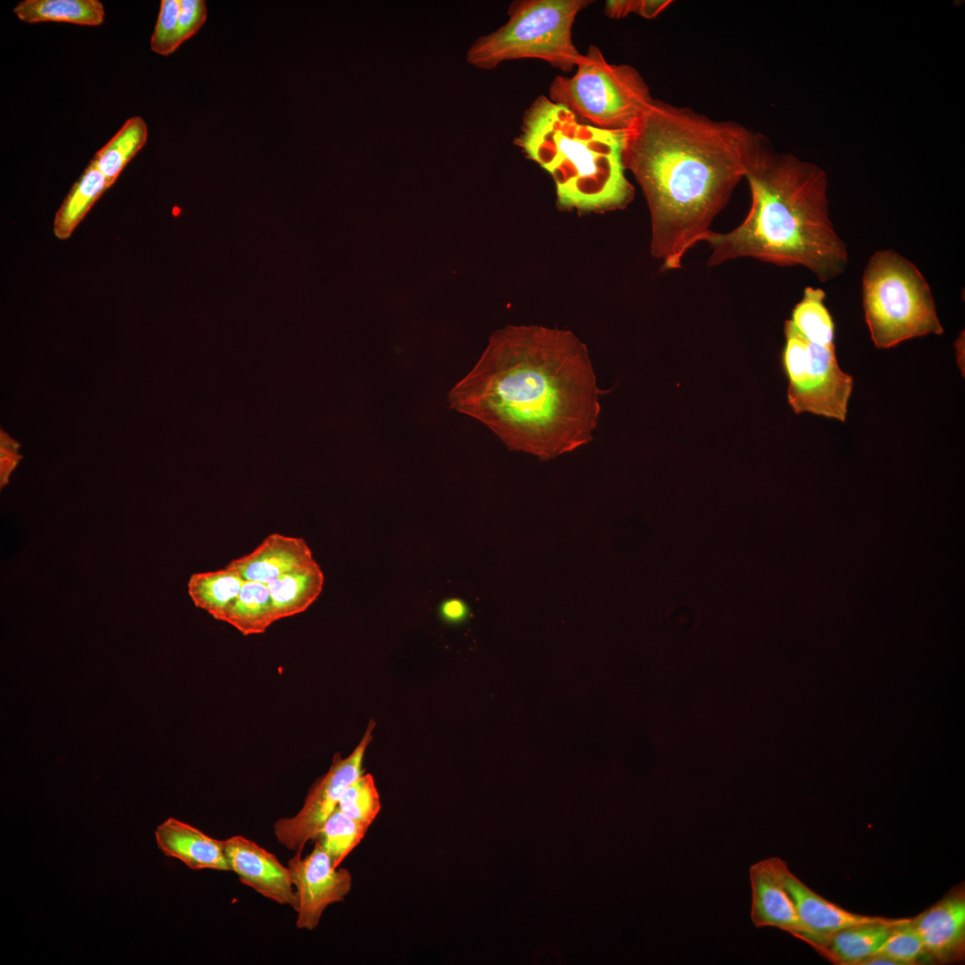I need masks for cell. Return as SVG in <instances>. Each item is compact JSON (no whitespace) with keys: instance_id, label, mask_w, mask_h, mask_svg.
I'll use <instances>...</instances> for the list:
<instances>
[{"instance_id":"cell-1","label":"cell","mask_w":965,"mask_h":965,"mask_svg":"<svg viewBox=\"0 0 965 965\" xmlns=\"http://www.w3.org/2000/svg\"><path fill=\"white\" fill-rule=\"evenodd\" d=\"M602 393L588 348L575 333L521 324L491 334L448 401L509 450L549 460L592 441Z\"/></svg>"},{"instance_id":"cell-2","label":"cell","mask_w":965,"mask_h":965,"mask_svg":"<svg viewBox=\"0 0 965 965\" xmlns=\"http://www.w3.org/2000/svg\"><path fill=\"white\" fill-rule=\"evenodd\" d=\"M757 132L654 99L625 132L624 164L646 199L650 253L677 270L705 242L715 217L745 178Z\"/></svg>"},{"instance_id":"cell-3","label":"cell","mask_w":965,"mask_h":965,"mask_svg":"<svg viewBox=\"0 0 965 965\" xmlns=\"http://www.w3.org/2000/svg\"><path fill=\"white\" fill-rule=\"evenodd\" d=\"M745 178L749 212L732 231L709 233L705 240L710 248L709 266L751 257L779 266H804L821 281L843 273L848 251L829 217L823 169L778 152L757 133Z\"/></svg>"},{"instance_id":"cell-4","label":"cell","mask_w":965,"mask_h":965,"mask_svg":"<svg viewBox=\"0 0 965 965\" xmlns=\"http://www.w3.org/2000/svg\"><path fill=\"white\" fill-rule=\"evenodd\" d=\"M625 137L582 122L541 96L524 112L514 143L552 177L561 210L587 214L621 210L634 199L624 164Z\"/></svg>"},{"instance_id":"cell-5","label":"cell","mask_w":965,"mask_h":965,"mask_svg":"<svg viewBox=\"0 0 965 965\" xmlns=\"http://www.w3.org/2000/svg\"><path fill=\"white\" fill-rule=\"evenodd\" d=\"M590 0H516L508 9V20L498 29L477 38L466 52V62L492 70L512 60L534 58L569 72L582 54L573 42L576 15Z\"/></svg>"},{"instance_id":"cell-6","label":"cell","mask_w":965,"mask_h":965,"mask_svg":"<svg viewBox=\"0 0 965 965\" xmlns=\"http://www.w3.org/2000/svg\"><path fill=\"white\" fill-rule=\"evenodd\" d=\"M862 304L877 348L944 332L926 279L894 250H879L869 257L862 277Z\"/></svg>"},{"instance_id":"cell-7","label":"cell","mask_w":965,"mask_h":965,"mask_svg":"<svg viewBox=\"0 0 965 965\" xmlns=\"http://www.w3.org/2000/svg\"><path fill=\"white\" fill-rule=\"evenodd\" d=\"M549 98L582 122L622 132L631 130L655 99L634 67L608 63L594 45L582 54L573 76L553 79Z\"/></svg>"},{"instance_id":"cell-8","label":"cell","mask_w":965,"mask_h":965,"mask_svg":"<svg viewBox=\"0 0 965 965\" xmlns=\"http://www.w3.org/2000/svg\"><path fill=\"white\" fill-rule=\"evenodd\" d=\"M784 331L789 404L796 414L810 412L844 422L853 380L840 368L835 345L810 341L790 320Z\"/></svg>"},{"instance_id":"cell-9","label":"cell","mask_w":965,"mask_h":965,"mask_svg":"<svg viewBox=\"0 0 965 965\" xmlns=\"http://www.w3.org/2000/svg\"><path fill=\"white\" fill-rule=\"evenodd\" d=\"M374 723L367 729L352 753L341 758L337 753L329 770L309 789L301 809L292 817L281 818L273 824V833L280 844L289 851L302 852L314 840L323 823L338 807L345 789L361 774L362 761L372 740Z\"/></svg>"},{"instance_id":"cell-10","label":"cell","mask_w":965,"mask_h":965,"mask_svg":"<svg viewBox=\"0 0 965 965\" xmlns=\"http://www.w3.org/2000/svg\"><path fill=\"white\" fill-rule=\"evenodd\" d=\"M288 868L298 902L296 926L298 929L314 930L324 910L331 904L343 902L348 894L352 876L344 868H335L329 854L316 841L306 856L295 852L288 861Z\"/></svg>"},{"instance_id":"cell-11","label":"cell","mask_w":965,"mask_h":965,"mask_svg":"<svg viewBox=\"0 0 965 965\" xmlns=\"http://www.w3.org/2000/svg\"><path fill=\"white\" fill-rule=\"evenodd\" d=\"M786 867V862L777 857L751 866V922L756 927L779 928L810 944V935L783 882Z\"/></svg>"},{"instance_id":"cell-12","label":"cell","mask_w":965,"mask_h":965,"mask_svg":"<svg viewBox=\"0 0 965 965\" xmlns=\"http://www.w3.org/2000/svg\"><path fill=\"white\" fill-rule=\"evenodd\" d=\"M224 847L231 871L242 884L264 897L296 910L297 896L288 866H283L273 853L242 835L224 839Z\"/></svg>"},{"instance_id":"cell-13","label":"cell","mask_w":965,"mask_h":965,"mask_svg":"<svg viewBox=\"0 0 965 965\" xmlns=\"http://www.w3.org/2000/svg\"><path fill=\"white\" fill-rule=\"evenodd\" d=\"M911 926L933 963L963 961L965 956V887L960 883L917 916Z\"/></svg>"},{"instance_id":"cell-14","label":"cell","mask_w":965,"mask_h":965,"mask_svg":"<svg viewBox=\"0 0 965 965\" xmlns=\"http://www.w3.org/2000/svg\"><path fill=\"white\" fill-rule=\"evenodd\" d=\"M783 882L794 902L801 921L810 935V945L818 952L826 940L840 930L856 925L891 919L858 914L843 909L811 890L793 874L788 867L784 870Z\"/></svg>"},{"instance_id":"cell-15","label":"cell","mask_w":965,"mask_h":965,"mask_svg":"<svg viewBox=\"0 0 965 965\" xmlns=\"http://www.w3.org/2000/svg\"><path fill=\"white\" fill-rule=\"evenodd\" d=\"M315 561L303 538L274 533L267 535L250 553L232 559L226 566L236 571L245 582L267 584Z\"/></svg>"},{"instance_id":"cell-16","label":"cell","mask_w":965,"mask_h":965,"mask_svg":"<svg viewBox=\"0 0 965 965\" xmlns=\"http://www.w3.org/2000/svg\"><path fill=\"white\" fill-rule=\"evenodd\" d=\"M155 837L166 857L180 860L192 870L231 871L224 840L213 838L189 824L168 818L155 828Z\"/></svg>"},{"instance_id":"cell-17","label":"cell","mask_w":965,"mask_h":965,"mask_svg":"<svg viewBox=\"0 0 965 965\" xmlns=\"http://www.w3.org/2000/svg\"><path fill=\"white\" fill-rule=\"evenodd\" d=\"M909 919H891L844 928L829 936L818 953L835 964L860 965L877 952L895 926Z\"/></svg>"},{"instance_id":"cell-18","label":"cell","mask_w":965,"mask_h":965,"mask_svg":"<svg viewBox=\"0 0 965 965\" xmlns=\"http://www.w3.org/2000/svg\"><path fill=\"white\" fill-rule=\"evenodd\" d=\"M323 581L321 567L315 561L267 583L275 621L306 610L320 595Z\"/></svg>"},{"instance_id":"cell-19","label":"cell","mask_w":965,"mask_h":965,"mask_svg":"<svg viewBox=\"0 0 965 965\" xmlns=\"http://www.w3.org/2000/svg\"><path fill=\"white\" fill-rule=\"evenodd\" d=\"M110 187L105 176L91 160L71 186L55 214L53 223L55 236L62 240L70 238L91 207Z\"/></svg>"},{"instance_id":"cell-20","label":"cell","mask_w":965,"mask_h":965,"mask_svg":"<svg viewBox=\"0 0 965 965\" xmlns=\"http://www.w3.org/2000/svg\"><path fill=\"white\" fill-rule=\"evenodd\" d=\"M13 12L26 23L67 22L81 26H99L105 21V7L98 0H23Z\"/></svg>"},{"instance_id":"cell-21","label":"cell","mask_w":965,"mask_h":965,"mask_svg":"<svg viewBox=\"0 0 965 965\" xmlns=\"http://www.w3.org/2000/svg\"><path fill=\"white\" fill-rule=\"evenodd\" d=\"M244 583L236 571L225 566L219 570L191 575L188 592L197 608L222 621Z\"/></svg>"},{"instance_id":"cell-22","label":"cell","mask_w":965,"mask_h":965,"mask_svg":"<svg viewBox=\"0 0 965 965\" xmlns=\"http://www.w3.org/2000/svg\"><path fill=\"white\" fill-rule=\"evenodd\" d=\"M147 125L140 116L129 118L92 159L112 186L147 140Z\"/></svg>"},{"instance_id":"cell-23","label":"cell","mask_w":965,"mask_h":965,"mask_svg":"<svg viewBox=\"0 0 965 965\" xmlns=\"http://www.w3.org/2000/svg\"><path fill=\"white\" fill-rule=\"evenodd\" d=\"M222 621L235 627L243 635L265 632L275 622L267 584L245 582Z\"/></svg>"},{"instance_id":"cell-24","label":"cell","mask_w":965,"mask_h":965,"mask_svg":"<svg viewBox=\"0 0 965 965\" xmlns=\"http://www.w3.org/2000/svg\"><path fill=\"white\" fill-rule=\"evenodd\" d=\"M826 294L822 289L807 287L801 300L793 310L790 321L810 341L835 345V324L824 305Z\"/></svg>"},{"instance_id":"cell-25","label":"cell","mask_w":965,"mask_h":965,"mask_svg":"<svg viewBox=\"0 0 965 965\" xmlns=\"http://www.w3.org/2000/svg\"><path fill=\"white\" fill-rule=\"evenodd\" d=\"M369 827L360 824L342 813L337 807L318 831L315 841L339 868L346 857L360 843Z\"/></svg>"},{"instance_id":"cell-26","label":"cell","mask_w":965,"mask_h":965,"mask_svg":"<svg viewBox=\"0 0 965 965\" xmlns=\"http://www.w3.org/2000/svg\"><path fill=\"white\" fill-rule=\"evenodd\" d=\"M338 808L348 818L370 827L381 810L379 792L371 774H361L343 792Z\"/></svg>"},{"instance_id":"cell-27","label":"cell","mask_w":965,"mask_h":965,"mask_svg":"<svg viewBox=\"0 0 965 965\" xmlns=\"http://www.w3.org/2000/svg\"><path fill=\"white\" fill-rule=\"evenodd\" d=\"M910 920V918L908 921L895 926L875 954L889 957L900 965L932 963Z\"/></svg>"},{"instance_id":"cell-28","label":"cell","mask_w":965,"mask_h":965,"mask_svg":"<svg viewBox=\"0 0 965 965\" xmlns=\"http://www.w3.org/2000/svg\"><path fill=\"white\" fill-rule=\"evenodd\" d=\"M180 0H162L157 21L151 36L150 48L161 55L175 52L180 45L178 17Z\"/></svg>"},{"instance_id":"cell-29","label":"cell","mask_w":965,"mask_h":965,"mask_svg":"<svg viewBox=\"0 0 965 965\" xmlns=\"http://www.w3.org/2000/svg\"><path fill=\"white\" fill-rule=\"evenodd\" d=\"M671 3L669 0H609L605 4L604 13L614 19L624 18L630 13L653 19Z\"/></svg>"},{"instance_id":"cell-30","label":"cell","mask_w":965,"mask_h":965,"mask_svg":"<svg viewBox=\"0 0 965 965\" xmlns=\"http://www.w3.org/2000/svg\"><path fill=\"white\" fill-rule=\"evenodd\" d=\"M207 11L203 0H180L178 17L179 42L184 43L194 36L206 20Z\"/></svg>"},{"instance_id":"cell-31","label":"cell","mask_w":965,"mask_h":965,"mask_svg":"<svg viewBox=\"0 0 965 965\" xmlns=\"http://www.w3.org/2000/svg\"><path fill=\"white\" fill-rule=\"evenodd\" d=\"M441 612L448 620L459 621L466 616L467 606L462 600L449 599L442 604Z\"/></svg>"},{"instance_id":"cell-32","label":"cell","mask_w":965,"mask_h":965,"mask_svg":"<svg viewBox=\"0 0 965 965\" xmlns=\"http://www.w3.org/2000/svg\"><path fill=\"white\" fill-rule=\"evenodd\" d=\"M20 456L18 454L9 453L1 450V486L6 484L8 478L13 468L16 466Z\"/></svg>"},{"instance_id":"cell-33","label":"cell","mask_w":965,"mask_h":965,"mask_svg":"<svg viewBox=\"0 0 965 965\" xmlns=\"http://www.w3.org/2000/svg\"><path fill=\"white\" fill-rule=\"evenodd\" d=\"M860 965H900L898 961L880 954L871 955L863 960Z\"/></svg>"},{"instance_id":"cell-34","label":"cell","mask_w":965,"mask_h":965,"mask_svg":"<svg viewBox=\"0 0 965 965\" xmlns=\"http://www.w3.org/2000/svg\"><path fill=\"white\" fill-rule=\"evenodd\" d=\"M19 444L9 438L5 433L1 435V450L18 454Z\"/></svg>"}]
</instances>
